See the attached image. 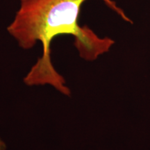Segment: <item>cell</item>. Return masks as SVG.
Instances as JSON below:
<instances>
[{"mask_svg":"<svg viewBox=\"0 0 150 150\" xmlns=\"http://www.w3.org/2000/svg\"><path fill=\"white\" fill-rule=\"evenodd\" d=\"M87 0H20V8L7 27L9 34L24 50L32 48L37 42L42 44V55L24 79L27 86H53L62 94L70 88L65 79L57 72L51 60V42L61 35H72L79 56L93 61L110 51L115 40L102 38L87 26L78 23L81 7ZM122 20L134 22L113 0H102Z\"/></svg>","mask_w":150,"mask_h":150,"instance_id":"cell-1","label":"cell"},{"mask_svg":"<svg viewBox=\"0 0 150 150\" xmlns=\"http://www.w3.org/2000/svg\"><path fill=\"white\" fill-rule=\"evenodd\" d=\"M6 143L0 138V150H6Z\"/></svg>","mask_w":150,"mask_h":150,"instance_id":"cell-2","label":"cell"}]
</instances>
